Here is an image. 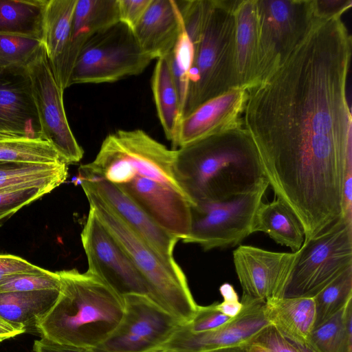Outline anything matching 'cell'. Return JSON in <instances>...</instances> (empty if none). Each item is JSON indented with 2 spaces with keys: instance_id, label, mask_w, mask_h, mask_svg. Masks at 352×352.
I'll list each match as a JSON object with an SVG mask.
<instances>
[{
  "instance_id": "obj_1",
  "label": "cell",
  "mask_w": 352,
  "mask_h": 352,
  "mask_svg": "<svg viewBox=\"0 0 352 352\" xmlns=\"http://www.w3.org/2000/svg\"><path fill=\"white\" fill-rule=\"evenodd\" d=\"M351 50L341 17L321 20L280 66L247 89L243 126L275 197L299 219L305 239L342 214L352 170Z\"/></svg>"
},
{
  "instance_id": "obj_2",
  "label": "cell",
  "mask_w": 352,
  "mask_h": 352,
  "mask_svg": "<svg viewBox=\"0 0 352 352\" xmlns=\"http://www.w3.org/2000/svg\"><path fill=\"white\" fill-rule=\"evenodd\" d=\"M173 173L191 205L223 202L269 186L255 144L243 126L176 149Z\"/></svg>"
},
{
  "instance_id": "obj_3",
  "label": "cell",
  "mask_w": 352,
  "mask_h": 352,
  "mask_svg": "<svg viewBox=\"0 0 352 352\" xmlns=\"http://www.w3.org/2000/svg\"><path fill=\"white\" fill-rule=\"evenodd\" d=\"M58 273L59 296L36 331L52 342L94 349L120 323L125 311L124 298L88 271L72 269Z\"/></svg>"
},
{
  "instance_id": "obj_4",
  "label": "cell",
  "mask_w": 352,
  "mask_h": 352,
  "mask_svg": "<svg viewBox=\"0 0 352 352\" xmlns=\"http://www.w3.org/2000/svg\"><path fill=\"white\" fill-rule=\"evenodd\" d=\"M97 218L128 254L146 281L150 297L183 324L198 308L177 262L161 255L120 219L96 194L84 190Z\"/></svg>"
},
{
  "instance_id": "obj_5",
  "label": "cell",
  "mask_w": 352,
  "mask_h": 352,
  "mask_svg": "<svg viewBox=\"0 0 352 352\" xmlns=\"http://www.w3.org/2000/svg\"><path fill=\"white\" fill-rule=\"evenodd\" d=\"M237 0H212L199 42L194 47L182 118L206 101L236 87L234 17Z\"/></svg>"
},
{
  "instance_id": "obj_6",
  "label": "cell",
  "mask_w": 352,
  "mask_h": 352,
  "mask_svg": "<svg viewBox=\"0 0 352 352\" xmlns=\"http://www.w3.org/2000/svg\"><path fill=\"white\" fill-rule=\"evenodd\" d=\"M256 16L258 43L250 86L280 66L323 20L317 16L314 0H256Z\"/></svg>"
},
{
  "instance_id": "obj_7",
  "label": "cell",
  "mask_w": 352,
  "mask_h": 352,
  "mask_svg": "<svg viewBox=\"0 0 352 352\" xmlns=\"http://www.w3.org/2000/svg\"><path fill=\"white\" fill-rule=\"evenodd\" d=\"M296 252L283 298H314L352 267V221L341 216Z\"/></svg>"
},
{
  "instance_id": "obj_8",
  "label": "cell",
  "mask_w": 352,
  "mask_h": 352,
  "mask_svg": "<svg viewBox=\"0 0 352 352\" xmlns=\"http://www.w3.org/2000/svg\"><path fill=\"white\" fill-rule=\"evenodd\" d=\"M151 60L139 46L133 31L118 22L86 43L74 65L68 86L113 82L137 76Z\"/></svg>"
},
{
  "instance_id": "obj_9",
  "label": "cell",
  "mask_w": 352,
  "mask_h": 352,
  "mask_svg": "<svg viewBox=\"0 0 352 352\" xmlns=\"http://www.w3.org/2000/svg\"><path fill=\"white\" fill-rule=\"evenodd\" d=\"M267 187L223 202L191 205L190 230L182 241L205 251L232 247L254 233V219Z\"/></svg>"
},
{
  "instance_id": "obj_10",
  "label": "cell",
  "mask_w": 352,
  "mask_h": 352,
  "mask_svg": "<svg viewBox=\"0 0 352 352\" xmlns=\"http://www.w3.org/2000/svg\"><path fill=\"white\" fill-rule=\"evenodd\" d=\"M125 311L116 330L95 352H146L163 346L183 324L150 296L123 297Z\"/></svg>"
},
{
  "instance_id": "obj_11",
  "label": "cell",
  "mask_w": 352,
  "mask_h": 352,
  "mask_svg": "<svg viewBox=\"0 0 352 352\" xmlns=\"http://www.w3.org/2000/svg\"><path fill=\"white\" fill-rule=\"evenodd\" d=\"M33 96L41 128V137L67 164L77 163L84 151L69 124L63 91L58 85L44 47L28 65Z\"/></svg>"
},
{
  "instance_id": "obj_12",
  "label": "cell",
  "mask_w": 352,
  "mask_h": 352,
  "mask_svg": "<svg viewBox=\"0 0 352 352\" xmlns=\"http://www.w3.org/2000/svg\"><path fill=\"white\" fill-rule=\"evenodd\" d=\"M80 237L88 272L122 297L130 294L150 296L143 276L91 208Z\"/></svg>"
},
{
  "instance_id": "obj_13",
  "label": "cell",
  "mask_w": 352,
  "mask_h": 352,
  "mask_svg": "<svg viewBox=\"0 0 352 352\" xmlns=\"http://www.w3.org/2000/svg\"><path fill=\"white\" fill-rule=\"evenodd\" d=\"M296 252H276L241 245L233 252L235 271L241 284V301H265L283 298Z\"/></svg>"
},
{
  "instance_id": "obj_14",
  "label": "cell",
  "mask_w": 352,
  "mask_h": 352,
  "mask_svg": "<svg viewBox=\"0 0 352 352\" xmlns=\"http://www.w3.org/2000/svg\"><path fill=\"white\" fill-rule=\"evenodd\" d=\"M265 301H241L243 309L230 322L216 329L192 333L182 324L163 345L181 352H208L248 345L270 324L263 312Z\"/></svg>"
},
{
  "instance_id": "obj_15",
  "label": "cell",
  "mask_w": 352,
  "mask_h": 352,
  "mask_svg": "<svg viewBox=\"0 0 352 352\" xmlns=\"http://www.w3.org/2000/svg\"><path fill=\"white\" fill-rule=\"evenodd\" d=\"M117 186L166 232L179 240L187 237L191 224V204L182 192L137 175Z\"/></svg>"
},
{
  "instance_id": "obj_16",
  "label": "cell",
  "mask_w": 352,
  "mask_h": 352,
  "mask_svg": "<svg viewBox=\"0 0 352 352\" xmlns=\"http://www.w3.org/2000/svg\"><path fill=\"white\" fill-rule=\"evenodd\" d=\"M0 132L43 139L27 67L0 69Z\"/></svg>"
},
{
  "instance_id": "obj_17",
  "label": "cell",
  "mask_w": 352,
  "mask_h": 352,
  "mask_svg": "<svg viewBox=\"0 0 352 352\" xmlns=\"http://www.w3.org/2000/svg\"><path fill=\"white\" fill-rule=\"evenodd\" d=\"M247 89L234 87L211 98L182 118L175 150L202 138L243 126Z\"/></svg>"
},
{
  "instance_id": "obj_18",
  "label": "cell",
  "mask_w": 352,
  "mask_h": 352,
  "mask_svg": "<svg viewBox=\"0 0 352 352\" xmlns=\"http://www.w3.org/2000/svg\"><path fill=\"white\" fill-rule=\"evenodd\" d=\"M83 190L96 194L128 227L161 255L174 260L179 240L161 228L118 186L101 179H78Z\"/></svg>"
},
{
  "instance_id": "obj_19",
  "label": "cell",
  "mask_w": 352,
  "mask_h": 352,
  "mask_svg": "<svg viewBox=\"0 0 352 352\" xmlns=\"http://www.w3.org/2000/svg\"><path fill=\"white\" fill-rule=\"evenodd\" d=\"M182 28L177 1L152 0L133 33L142 50L157 60L171 52Z\"/></svg>"
},
{
  "instance_id": "obj_20",
  "label": "cell",
  "mask_w": 352,
  "mask_h": 352,
  "mask_svg": "<svg viewBox=\"0 0 352 352\" xmlns=\"http://www.w3.org/2000/svg\"><path fill=\"white\" fill-rule=\"evenodd\" d=\"M77 0H47L42 25V43L56 80L69 87L66 62Z\"/></svg>"
},
{
  "instance_id": "obj_21",
  "label": "cell",
  "mask_w": 352,
  "mask_h": 352,
  "mask_svg": "<svg viewBox=\"0 0 352 352\" xmlns=\"http://www.w3.org/2000/svg\"><path fill=\"white\" fill-rule=\"evenodd\" d=\"M118 22L117 0H77L66 62L69 80L76 60L86 43Z\"/></svg>"
},
{
  "instance_id": "obj_22",
  "label": "cell",
  "mask_w": 352,
  "mask_h": 352,
  "mask_svg": "<svg viewBox=\"0 0 352 352\" xmlns=\"http://www.w3.org/2000/svg\"><path fill=\"white\" fill-rule=\"evenodd\" d=\"M263 312L270 324L287 339L307 344L315 322L314 298H269Z\"/></svg>"
},
{
  "instance_id": "obj_23",
  "label": "cell",
  "mask_w": 352,
  "mask_h": 352,
  "mask_svg": "<svg viewBox=\"0 0 352 352\" xmlns=\"http://www.w3.org/2000/svg\"><path fill=\"white\" fill-rule=\"evenodd\" d=\"M234 17V74L236 87L250 86L258 43L256 0H237Z\"/></svg>"
},
{
  "instance_id": "obj_24",
  "label": "cell",
  "mask_w": 352,
  "mask_h": 352,
  "mask_svg": "<svg viewBox=\"0 0 352 352\" xmlns=\"http://www.w3.org/2000/svg\"><path fill=\"white\" fill-rule=\"evenodd\" d=\"M60 289L0 292V318L26 331H36L41 320L52 308Z\"/></svg>"
},
{
  "instance_id": "obj_25",
  "label": "cell",
  "mask_w": 352,
  "mask_h": 352,
  "mask_svg": "<svg viewBox=\"0 0 352 352\" xmlns=\"http://www.w3.org/2000/svg\"><path fill=\"white\" fill-rule=\"evenodd\" d=\"M254 232L267 234L277 243L297 252L305 241L304 228L295 214L279 199L262 203L254 219Z\"/></svg>"
},
{
  "instance_id": "obj_26",
  "label": "cell",
  "mask_w": 352,
  "mask_h": 352,
  "mask_svg": "<svg viewBox=\"0 0 352 352\" xmlns=\"http://www.w3.org/2000/svg\"><path fill=\"white\" fill-rule=\"evenodd\" d=\"M151 84L160 122L175 150L182 113L178 93L166 57L157 59Z\"/></svg>"
},
{
  "instance_id": "obj_27",
  "label": "cell",
  "mask_w": 352,
  "mask_h": 352,
  "mask_svg": "<svg viewBox=\"0 0 352 352\" xmlns=\"http://www.w3.org/2000/svg\"><path fill=\"white\" fill-rule=\"evenodd\" d=\"M47 0H0V34L30 37L42 41Z\"/></svg>"
},
{
  "instance_id": "obj_28",
  "label": "cell",
  "mask_w": 352,
  "mask_h": 352,
  "mask_svg": "<svg viewBox=\"0 0 352 352\" xmlns=\"http://www.w3.org/2000/svg\"><path fill=\"white\" fill-rule=\"evenodd\" d=\"M307 345L314 352H352V300L312 330Z\"/></svg>"
},
{
  "instance_id": "obj_29",
  "label": "cell",
  "mask_w": 352,
  "mask_h": 352,
  "mask_svg": "<svg viewBox=\"0 0 352 352\" xmlns=\"http://www.w3.org/2000/svg\"><path fill=\"white\" fill-rule=\"evenodd\" d=\"M0 161L32 164L63 162L53 147L43 139L1 132Z\"/></svg>"
},
{
  "instance_id": "obj_30",
  "label": "cell",
  "mask_w": 352,
  "mask_h": 352,
  "mask_svg": "<svg viewBox=\"0 0 352 352\" xmlns=\"http://www.w3.org/2000/svg\"><path fill=\"white\" fill-rule=\"evenodd\" d=\"M314 300V329L336 314L352 300V267L338 276L316 295Z\"/></svg>"
},
{
  "instance_id": "obj_31",
  "label": "cell",
  "mask_w": 352,
  "mask_h": 352,
  "mask_svg": "<svg viewBox=\"0 0 352 352\" xmlns=\"http://www.w3.org/2000/svg\"><path fill=\"white\" fill-rule=\"evenodd\" d=\"M194 54L193 43L183 25L182 31L174 48L166 57L178 93L182 113L187 95L189 72L193 63Z\"/></svg>"
},
{
  "instance_id": "obj_32",
  "label": "cell",
  "mask_w": 352,
  "mask_h": 352,
  "mask_svg": "<svg viewBox=\"0 0 352 352\" xmlns=\"http://www.w3.org/2000/svg\"><path fill=\"white\" fill-rule=\"evenodd\" d=\"M43 47L41 40L9 34H0V69L27 67Z\"/></svg>"
},
{
  "instance_id": "obj_33",
  "label": "cell",
  "mask_w": 352,
  "mask_h": 352,
  "mask_svg": "<svg viewBox=\"0 0 352 352\" xmlns=\"http://www.w3.org/2000/svg\"><path fill=\"white\" fill-rule=\"evenodd\" d=\"M60 278L58 272L45 269L36 272L14 274L0 281V292H30L43 289H60Z\"/></svg>"
},
{
  "instance_id": "obj_34",
  "label": "cell",
  "mask_w": 352,
  "mask_h": 352,
  "mask_svg": "<svg viewBox=\"0 0 352 352\" xmlns=\"http://www.w3.org/2000/svg\"><path fill=\"white\" fill-rule=\"evenodd\" d=\"M52 186H33L0 190V226L21 208L51 192Z\"/></svg>"
},
{
  "instance_id": "obj_35",
  "label": "cell",
  "mask_w": 352,
  "mask_h": 352,
  "mask_svg": "<svg viewBox=\"0 0 352 352\" xmlns=\"http://www.w3.org/2000/svg\"><path fill=\"white\" fill-rule=\"evenodd\" d=\"M230 318L217 308V302L208 306H198L193 318L184 327L190 332L201 333L216 329L230 322Z\"/></svg>"
},
{
  "instance_id": "obj_36",
  "label": "cell",
  "mask_w": 352,
  "mask_h": 352,
  "mask_svg": "<svg viewBox=\"0 0 352 352\" xmlns=\"http://www.w3.org/2000/svg\"><path fill=\"white\" fill-rule=\"evenodd\" d=\"M250 344L259 346L269 352H300L291 340L284 337L272 324L263 329Z\"/></svg>"
},
{
  "instance_id": "obj_37",
  "label": "cell",
  "mask_w": 352,
  "mask_h": 352,
  "mask_svg": "<svg viewBox=\"0 0 352 352\" xmlns=\"http://www.w3.org/2000/svg\"><path fill=\"white\" fill-rule=\"evenodd\" d=\"M151 1L152 0H117L119 21L133 31Z\"/></svg>"
},
{
  "instance_id": "obj_38",
  "label": "cell",
  "mask_w": 352,
  "mask_h": 352,
  "mask_svg": "<svg viewBox=\"0 0 352 352\" xmlns=\"http://www.w3.org/2000/svg\"><path fill=\"white\" fill-rule=\"evenodd\" d=\"M43 269L21 257L12 254H0V281L12 274L36 272Z\"/></svg>"
},
{
  "instance_id": "obj_39",
  "label": "cell",
  "mask_w": 352,
  "mask_h": 352,
  "mask_svg": "<svg viewBox=\"0 0 352 352\" xmlns=\"http://www.w3.org/2000/svg\"><path fill=\"white\" fill-rule=\"evenodd\" d=\"M317 16L320 19H327L341 16L352 5L351 0H314Z\"/></svg>"
},
{
  "instance_id": "obj_40",
  "label": "cell",
  "mask_w": 352,
  "mask_h": 352,
  "mask_svg": "<svg viewBox=\"0 0 352 352\" xmlns=\"http://www.w3.org/2000/svg\"><path fill=\"white\" fill-rule=\"evenodd\" d=\"M33 352H95L87 349L69 345L59 344L51 340L41 338L34 341Z\"/></svg>"
},
{
  "instance_id": "obj_41",
  "label": "cell",
  "mask_w": 352,
  "mask_h": 352,
  "mask_svg": "<svg viewBox=\"0 0 352 352\" xmlns=\"http://www.w3.org/2000/svg\"><path fill=\"white\" fill-rule=\"evenodd\" d=\"M217 308L223 314L234 318L243 309V304L239 300H223L221 303H217Z\"/></svg>"
},
{
  "instance_id": "obj_42",
  "label": "cell",
  "mask_w": 352,
  "mask_h": 352,
  "mask_svg": "<svg viewBox=\"0 0 352 352\" xmlns=\"http://www.w3.org/2000/svg\"><path fill=\"white\" fill-rule=\"evenodd\" d=\"M25 332L24 329L16 327L0 318V342Z\"/></svg>"
},
{
  "instance_id": "obj_43",
  "label": "cell",
  "mask_w": 352,
  "mask_h": 352,
  "mask_svg": "<svg viewBox=\"0 0 352 352\" xmlns=\"http://www.w3.org/2000/svg\"><path fill=\"white\" fill-rule=\"evenodd\" d=\"M219 291L223 298V300L234 301L239 300V297L232 285L229 283H224L219 287Z\"/></svg>"
},
{
  "instance_id": "obj_44",
  "label": "cell",
  "mask_w": 352,
  "mask_h": 352,
  "mask_svg": "<svg viewBox=\"0 0 352 352\" xmlns=\"http://www.w3.org/2000/svg\"><path fill=\"white\" fill-rule=\"evenodd\" d=\"M208 352H248L247 345L236 346L220 349Z\"/></svg>"
},
{
  "instance_id": "obj_45",
  "label": "cell",
  "mask_w": 352,
  "mask_h": 352,
  "mask_svg": "<svg viewBox=\"0 0 352 352\" xmlns=\"http://www.w3.org/2000/svg\"><path fill=\"white\" fill-rule=\"evenodd\" d=\"M248 352H269L266 349L254 344L247 345Z\"/></svg>"
},
{
  "instance_id": "obj_46",
  "label": "cell",
  "mask_w": 352,
  "mask_h": 352,
  "mask_svg": "<svg viewBox=\"0 0 352 352\" xmlns=\"http://www.w3.org/2000/svg\"><path fill=\"white\" fill-rule=\"evenodd\" d=\"M146 352H181L166 346H159Z\"/></svg>"
},
{
  "instance_id": "obj_47",
  "label": "cell",
  "mask_w": 352,
  "mask_h": 352,
  "mask_svg": "<svg viewBox=\"0 0 352 352\" xmlns=\"http://www.w3.org/2000/svg\"><path fill=\"white\" fill-rule=\"evenodd\" d=\"M300 352H314L307 344L301 345L292 342Z\"/></svg>"
}]
</instances>
